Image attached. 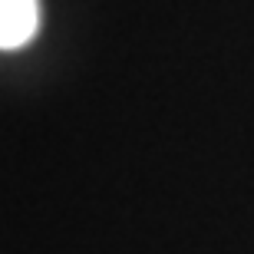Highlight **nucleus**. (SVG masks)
<instances>
[{"label":"nucleus","mask_w":254,"mask_h":254,"mask_svg":"<svg viewBox=\"0 0 254 254\" xmlns=\"http://www.w3.org/2000/svg\"><path fill=\"white\" fill-rule=\"evenodd\" d=\"M37 30V0H0V50L23 47Z\"/></svg>","instance_id":"f257e3e1"}]
</instances>
